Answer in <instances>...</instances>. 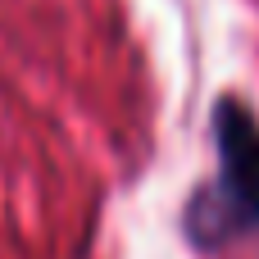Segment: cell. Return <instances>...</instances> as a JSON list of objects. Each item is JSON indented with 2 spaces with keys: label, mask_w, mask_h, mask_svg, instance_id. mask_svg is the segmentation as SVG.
<instances>
[{
  "label": "cell",
  "mask_w": 259,
  "mask_h": 259,
  "mask_svg": "<svg viewBox=\"0 0 259 259\" xmlns=\"http://www.w3.org/2000/svg\"><path fill=\"white\" fill-rule=\"evenodd\" d=\"M219 146H223V168H219L214 196H205L209 219L196 223L205 241H219L228 232L259 223V132L250 114L228 105L219 114Z\"/></svg>",
  "instance_id": "1"
}]
</instances>
